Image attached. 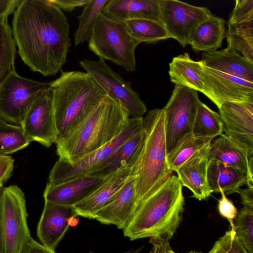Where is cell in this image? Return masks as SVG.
<instances>
[{
	"label": "cell",
	"mask_w": 253,
	"mask_h": 253,
	"mask_svg": "<svg viewBox=\"0 0 253 253\" xmlns=\"http://www.w3.org/2000/svg\"><path fill=\"white\" fill-rule=\"evenodd\" d=\"M11 31L19 55L32 71L45 77L61 72L70 45V25L49 0H20Z\"/></svg>",
	"instance_id": "6da1fadb"
},
{
	"label": "cell",
	"mask_w": 253,
	"mask_h": 253,
	"mask_svg": "<svg viewBox=\"0 0 253 253\" xmlns=\"http://www.w3.org/2000/svg\"><path fill=\"white\" fill-rule=\"evenodd\" d=\"M185 205L182 186L171 175L158 189L137 204L134 214L124 229L130 240L155 238L169 240L176 232Z\"/></svg>",
	"instance_id": "7a4b0ae2"
},
{
	"label": "cell",
	"mask_w": 253,
	"mask_h": 253,
	"mask_svg": "<svg viewBox=\"0 0 253 253\" xmlns=\"http://www.w3.org/2000/svg\"><path fill=\"white\" fill-rule=\"evenodd\" d=\"M61 72L59 77L49 82L56 141L70 135L107 96L86 72Z\"/></svg>",
	"instance_id": "3957f363"
},
{
	"label": "cell",
	"mask_w": 253,
	"mask_h": 253,
	"mask_svg": "<svg viewBox=\"0 0 253 253\" xmlns=\"http://www.w3.org/2000/svg\"><path fill=\"white\" fill-rule=\"evenodd\" d=\"M127 111L107 95L68 136L56 142L59 159L73 163L111 141L126 126Z\"/></svg>",
	"instance_id": "277c9868"
},
{
	"label": "cell",
	"mask_w": 253,
	"mask_h": 253,
	"mask_svg": "<svg viewBox=\"0 0 253 253\" xmlns=\"http://www.w3.org/2000/svg\"><path fill=\"white\" fill-rule=\"evenodd\" d=\"M143 128L145 139L136 178L138 202L158 189L172 172L167 161L164 109L149 111L143 118Z\"/></svg>",
	"instance_id": "5b68a950"
},
{
	"label": "cell",
	"mask_w": 253,
	"mask_h": 253,
	"mask_svg": "<svg viewBox=\"0 0 253 253\" xmlns=\"http://www.w3.org/2000/svg\"><path fill=\"white\" fill-rule=\"evenodd\" d=\"M88 42L89 49L99 58L129 72L135 70V50L139 43L130 36L125 22L100 14Z\"/></svg>",
	"instance_id": "8992f818"
},
{
	"label": "cell",
	"mask_w": 253,
	"mask_h": 253,
	"mask_svg": "<svg viewBox=\"0 0 253 253\" xmlns=\"http://www.w3.org/2000/svg\"><path fill=\"white\" fill-rule=\"evenodd\" d=\"M24 193L16 185L2 188L0 196V253H21L32 238Z\"/></svg>",
	"instance_id": "52a82bcc"
},
{
	"label": "cell",
	"mask_w": 253,
	"mask_h": 253,
	"mask_svg": "<svg viewBox=\"0 0 253 253\" xmlns=\"http://www.w3.org/2000/svg\"><path fill=\"white\" fill-rule=\"evenodd\" d=\"M143 118H130L122 131L111 141L73 163L58 159L50 171L48 184L57 185L91 171L123 144L143 129Z\"/></svg>",
	"instance_id": "ba28073f"
},
{
	"label": "cell",
	"mask_w": 253,
	"mask_h": 253,
	"mask_svg": "<svg viewBox=\"0 0 253 253\" xmlns=\"http://www.w3.org/2000/svg\"><path fill=\"white\" fill-rule=\"evenodd\" d=\"M49 86V83L21 77L15 69L9 72L0 82V118L20 126L35 100Z\"/></svg>",
	"instance_id": "9c48e42d"
},
{
	"label": "cell",
	"mask_w": 253,
	"mask_h": 253,
	"mask_svg": "<svg viewBox=\"0 0 253 253\" xmlns=\"http://www.w3.org/2000/svg\"><path fill=\"white\" fill-rule=\"evenodd\" d=\"M200 102L196 90L175 85L170 98L163 108L167 155L184 137L192 133Z\"/></svg>",
	"instance_id": "30bf717a"
},
{
	"label": "cell",
	"mask_w": 253,
	"mask_h": 253,
	"mask_svg": "<svg viewBox=\"0 0 253 253\" xmlns=\"http://www.w3.org/2000/svg\"><path fill=\"white\" fill-rule=\"evenodd\" d=\"M80 65L90 75L105 92L107 95L121 105L130 118L142 117L147 108L131 83L123 79L106 63L98 60L83 59Z\"/></svg>",
	"instance_id": "8fae6325"
},
{
	"label": "cell",
	"mask_w": 253,
	"mask_h": 253,
	"mask_svg": "<svg viewBox=\"0 0 253 253\" xmlns=\"http://www.w3.org/2000/svg\"><path fill=\"white\" fill-rule=\"evenodd\" d=\"M162 24L183 47L189 44L197 26L212 14L206 7L176 0H160Z\"/></svg>",
	"instance_id": "7c38bea8"
},
{
	"label": "cell",
	"mask_w": 253,
	"mask_h": 253,
	"mask_svg": "<svg viewBox=\"0 0 253 253\" xmlns=\"http://www.w3.org/2000/svg\"><path fill=\"white\" fill-rule=\"evenodd\" d=\"M203 93L219 108L227 102L253 103V83L202 64Z\"/></svg>",
	"instance_id": "4fadbf2b"
},
{
	"label": "cell",
	"mask_w": 253,
	"mask_h": 253,
	"mask_svg": "<svg viewBox=\"0 0 253 253\" xmlns=\"http://www.w3.org/2000/svg\"><path fill=\"white\" fill-rule=\"evenodd\" d=\"M20 126L30 142H38L46 147L55 143L57 132L49 87L35 100Z\"/></svg>",
	"instance_id": "5bb4252c"
},
{
	"label": "cell",
	"mask_w": 253,
	"mask_h": 253,
	"mask_svg": "<svg viewBox=\"0 0 253 253\" xmlns=\"http://www.w3.org/2000/svg\"><path fill=\"white\" fill-rule=\"evenodd\" d=\"M224 134L244 151L253 156V103L227 102L218 108Z\"/></svg>",
	"instance_id": "9a60e30c"
},
{
	"label": "cell",
	"mask_w": 253,
	"mask_h": 253,
	"mask_svg": "<svg viewBox=\"0 0 253 253\" xmlns=\"http://www.w3.org/2000/svg\"><path fill=\"white\" fill-rule=\"evenodd\" d=\"M44 202L37 234L41 244L54 250L78 215L73 206Z\"/></svg>",
	"instance_id": "2e32d148"
},
{
	"label": "cell",
	"mask_w": 253,
	"mask_h": 253,
	"mask_svg": "<svg viewBox=\"0 0 253 253\" xmlns=\"http://www.w3.org/2000/svg\"><path fill=\"white\" fill-rule=\"evenodd\" d=\"M136 176L135 174L129 176L111 201L96 213L93 219L103 224L114 225L119 229H125L138 203L136 191Z\"/></svg>",
	"instance_id": "e0dca14e"
},
{
	"label": "cell",
	"mask_w": 253,
	"mask_h": 253,
	"mask_svg": "<svg viewBox=\"0 0 253 253\" xmlns=\"http://www.w3.org/2000/svg\"><path fill=\"white\" fill-rule=\"evenodd\" d=\"M111 175L103 177L84 175L57 185L47 183L43 192L44 201L74 206L92 194Z\"/></svg>",
	"instance_id": "ac0fdd59"
},
{
	"label": "cell",
	"mask_w": 253,
	"mask_h": 253,
	"mask_svg": "<svg viewBox=\"0 0 253 253\" xmlns=\"http://www.w3.org/2000/svg\"><path fill=\"white\" fill-rule=\"evenodd\" d=\"M210 145L197 152L175 171L181 184L200 200L208 199L212 192L208 180Z\"/></svg>",
	"instance_id": "d6986e66"
},
{
	"label": "cell",
	"mask_w": 253,
	"mask_h": 253,
	"mask_svg": "<svg viewBox=\"0 0 253 253\" xmlns=\"http://www.w3.org/2000/svg\"><path fill=\"white\" fill-rule=\"evenodd\" d=\"M137 165L123 168L114 173L92 194L74 205L78 216L93 219L96 213L111 201L129 176L137 175Z\"/></svg>",
	"instance_id": "ffe728a7"
},
{
	"label": "cell",
	"mask_w": 253,
	"mask_h": 253,
	"mask_svg": "<svg viewBox=\"0 0 253 253\" xmlns=\"http://www.w3.org/2000/svg\"><path fill=\"white\" fill-rule=\"evenodd\" d=\"M102 14L119 22L145 19L162 24L160 0H108Z\"/></svg>",
	"instance_id": "44dd1931"
},
{
	"label": "cell",
	"mask_w": 253,
	"mask_h": 253,
	"mask_svg": "<svg viewBox=\"0 0 253 253\" xmlns=\"http://www.w3.org/2000/svg\"><path fill=\"white\" fill-rule=\"evenodd\" d=\"M145 139L143 128L123 144L104 162L85 175L108 176L121 169L136 166L141 160Z\"/></svg>",
	"instance_id": "7402d4cb"
},
{
	"label": "cell",
	"mask_w": 253,
	"mask_h": 253,
	"mask_svg": "<svg viewBox=\"0 0 253 253\" xmlns=\"http://www.w3.org/2000/svg\"><path fill=\"white\" fill-rule=\"evenodd\" d=\"M201 61L210 69L253 83V62L228 46L220 50L204 52Z\"/></svg>",
	"instance_id": "603a6c76"
},
{
	"label": "cell",
	"mask_w": 253,
	"mask_h": 253,
	"mask_svg": "<svg viewBox=\"0 0 253 253\" xmlns=\"http://www.w3.org/2000/svg\"><path fill=\"white\" fill-rule=\"evenodd\" d=\"M169 67L170 81L175 85L186 86L203 93L204 82L201 61H194L187 53H184L173 57Z\"/></svg>",
	"instance_id": "cb8c5ba5"
},
{
	"label": "cell",
	"mask_w": 253,
	"mask_h": 253,
	"mask_svg": "<svg viewBox=\"0 0 253 253\" xmlns=\"http://www.w3.org/2000/svg\"><path fill=\"white\" fill-rule=\"evenodd\" d=\"M208 180L212 192L219 193L221 189L225 195L239 193L240 188L246 184L245 173L234 168L214 160H210Z\"/></svg>",
	"instance_id": "d4e9b609"
},
{
	"label": "cell",
	"mask_w": 253,
	"mask_h": 253,
	"mask_svg": "<svg viewBox=\"0 0 253 253\" xmlns=\"http://www.w3.org/2000/svg\"><path fill=\"white\" fill-rule=\"evenodd\" d=\"M225 21L211 15L196 28L189 43L196 52L215 51L221 47L225 37Z\"/></svg>",
	"instance_id": "484cf974"
},
{
	"label": "cell",
	"mask_w": 253,
	"mask_h": 253,
	"mask_svg": "<svg viewBox=\"0 0 253 253\" xmlns=\"http://www.w3.org/2000/svg\"><path fill=\"white\" fill-rule=\"evenodd\" d=\"M209 158L247 172L248 155L224 134L211 142Z\"/></svg>",
	"instance_id": "4316f807"
},
{
	"label": "cell",
	"mask_w": 253,
	"mask_h": 253,
	"mask_svg": "<svg viewBox=\"0 0 253 253\" xmlns=\"http://www.w3.org/2000/svg\"><path fill=\"white\" fill-rule=\"evenodd\" d=\"M212 140L195 136L192 133L186 135L167 155L169 168L171 171H176L197 152L209 145Z\"/></svg>",
	"instance_id": "83f0119b"
},
{
	"label": "cell",
	"mask_w": 253,
	"mask_h": 253,
	"mask_svg": "<svg viewBox=\"0 0 253 253\" xmlns=\"http://www.w3.org/2000/svg\"><path fill=\"white\" fill-rule=\"evenodd\" d=\"M223 126L217 112L201 101L194 122L192 133L195 136L213 139L222 134Z\"/></svg>",
	"instance_id": "f1b7e54d"
},
{
	"label": "cell",
	"mask_w": 253,
	"mask_h": 253,
	"mask_svg": "<svg viewBox=\"0 0 253 253\" xmlns=\"http://www.w3.org/2000/svg\"><path fill=\"white\" fill-rule=\"evenodd\" d=\"M227 26L225 37L228 47L240 51L253 62V21Z\"/></svg>",
	"instance_id": "f546056e"
},
{
	"label": "cell",
	"mask_w": 253,
	"mask_h": 253,
	"mask_svg": "<svg viewBox=\"0 0 253 253\" xmlns=\"http://www.w3.org/2000/svg\"><path fill=\"white\" fill-rule=\"evenodd\" d=\"M108 0H89L84 6L82 13L77 17L79 25L74 34L76 46L88 42L98 16Z\"/></svg>",
	"instance_id": "4dcf8cb0"
},
{
	"label": "cell",
	"mask_w": 253,
	"mask_h": 253,
	"mask_svg": "<svg viewBox=\"0 0 253 253\" xmlns=\"http://www.w3.org/2000/svg\"><path fill=\"white\" fill-rule=\"evenodd\" d=\"M130 36L139 43H155L170 38L164 26L155 21L133 19L124 22Z\"/></svg>",
	"instance_id": "1f68e13d"
},
{
	"label": "cell",
	"mask_w": 253,
	"mask_h": 253,
	"mask_svg": "<svg viewBox=\"0 0 253 253\" xmlns=\"http://www.w3.org/2000/svg\"><path fill=\"white\" fill-rule=\"evenodd\" d=\"M16 44L6 18H0V78L14 69Z\"/></svg>",
	"instance_id": "d6a6232c"
},
{
	"label": "cell",
	"mask_w": 253,
	"mask_h": 253,
	"mask_svg": "<svg viewBox=\"0 0 253 253\" xmlns=\"http://www.w3.org/2000/svg\"><path fill=\"white\" fill-rule=\"evenodd\" d=\"M30 143L20 125L5 123L0 126V154L8 155L22 150Z\"/></svg>",
	"instance_id": "836d02e7"
},
{
	"label": "cell",
	"mask_w": 253,
	"mask_h": 253,
	"mask_svg": "<svg viewBox=\"0 0 253 253\" xmlns=\"http://www.w3.org/2000/svg\"><path fill=\"white\" fill-rule=\"evenodd\" d=\"M236 236L248 253H253V208L244 207L238 212L234 222Z\"/></svg>",
	"instance_id": "e575fe53"
},
{
	"label": "cell",
	"mask_w": 253,
	"mask_h": 253,
	"mask_svg": "<svg viewBox=\"0 0 253 253\" xmlns=\"http://www.w3.org/2000/svg\"><path fill=\"white\" fill-rule=\"evenodd\" d=\"M210 251L212 253H248L236 232L230 229L215 242Z\"/></svg>",
	"instance_id": "d590c367"
},
{
	"label": "cell",
	"mask_w": 253,
	"mask_h": 253,
	"mask_svg": "<svg viewBox=\"0 0 253 253\" xmlns=\"http://www.w3.org/2000/svg\"><path fill=\"white\" fill-rule=\"evenodd\" d=\"M251 21H253V0H236L227 26Z\"/></svg>",
	"instance_id": "8d00e7d4"
},
{
	"label": "cell",
	"mask_w": 253,
	"mask_h": 253,
	"mask_svg": "<svg viewBox=\"0 0 253 253\" xmlns=\"http://www.w3.org/2000/svg\"><path fill=\"white\" fill-rule=\"evenodd\" d=\"M221 197L218 201L217 209L220 215L227 219L230 223V230L235 232L234 220L235 219L238 210L233 203L229 199L222 190H219Z\"/></svg>",
	"instance_id": "74e56055"
},
{
	"label": "cell",
	"mask_w": 253,
	"mask_h": 253,
	"mask_svg": "<svg viewBox=\"0 0 253 253\" xmlns=\"http://www.w3.org/2000/svg\"><path fill=\"white\" fill-rule=\"evenodd\" d=\"M14 160L9 155L0 154V186L7 181L12 176Z\"/></svg>",
	"instance_id": "f35d334b"
},
{
	"label": "cell",
	"mask_w": 253,
	"mask_h": 253,
	"mask_svg": "<svg viewBox=\"0 0 253 253\" xmlns=\"http://www.w3.org/2000/svg\"><path fill=\"white\" fill-rule=\"evenodd\" d=\"M62 11L71 12L76 7L84 6L89 0H49Z\"/></svg>",
	"instance_id": "ab89813d"
},
{
	"label": "cell",
	"mask_w": 253,
	"mask_h": 253,
	"mask_svg": "<svg viewBox=\"0 0 253 253\" xmlns=\"http://www.w3.org/2000/svg\"><path fill=\"white\" fill-rule=\"evenodd\" d=\"M169 240H163L155 238H150V243L152 247L149 253H177L172 251ZM188 253H197L192 251Z\"/></svg>",
	"instance_id": "60d3db41"
},
{
	"label": "cell",
	"mask_w": 253,
	"mask_h": 253,
	"mask_svg": "<svg viewBox=\"0 0 253 253\" xmlns=\"http://www.w3.org/2000/svg\"><path fill=\"white\" fill-rule=\"evenodd\" d=\"M21 253H56L54 250L49 249L41 244L39 243L31 238Z\"/></svg>",
	"instance_id": "b9f144b4"
},
{
	"label": "cell",
	"mask_w": 253,
	"mask_h": 253,
	"mask_svg": "<svg viewBox=\"0 0 253 253\" xmlns=\"http://www.w3.org/2000/svg\"><path fill=\"white\" fill-rule=\"evenodd\" d=\"M19 0H0V18H5L13 13Z\"/></svg>",
	"instance_id": "7bdbcfd3"
},
{
	"label": "cell",
	"mask_w": 253,
	"mask_h": 253,
	"mask_svg": "<svg viewBox=\"0 0 253 253\" xmlns=\"http://www.w3.org/2000/svg\"><path fill=\"white\" fill-rule=\"evenodd\" d=\"M238 193L240 195L244 207L253 208V187L240 189Z\"/></svg>",
	"instance_id": "ee69618b"
},
{
	"label": "cell",
	"mask_w": 253,
	"mask_h": 253,
	"mask_svg": "<svg viewBox=\"0 0 253 253\" xmlns=\"http://www.w3.org/2000/svg\"><path fill=\"white\" fill-rule=\"evenodd\" d=\"M246 175V184L248 187H253V156L248 158L247 171Z\"/></svg>",
	"instance_id": "f6af8a7d"
},
{
	"label": "cell",
	"mask_w": 253,
	"mask_h": 253,
	"mask_svg": "<svg viewBox=\"0 0 253 253\" xmlns=\"http://www.w3.org/2000/svg\"><path fill=\"white\" fill-rule=\"evenodd\" d=\"M142 248V247L137 249H131L129 251L124 252V253H140ZM89 253H95L93 251H91Z\"/></svg>",
	"instance_id": "bcb514c9"
},
{
	"label": "cell",
	"mask_w": 253,
	"mask_h": 253,
	"mask_svg": "<svg viewBox=\"0 0 253 253\" xmlns=\"http://www.w3.org/2000/svg\"><path fill=\"white\" fill-rule=\"evenodd\" d=\"M6 122L0 118V126L4 125Z\"/></svg>",
	"instance_id": "7dc6e473"
},
{
	"label": "cell",
	"mask_w": 253,
	"mask_h": 253,
	"mask_svg": "<svg viewBox=\"0 0 253 253\" xmlns=\"http://www.w3.org/2000/svg\"><path fill=\"white\" fill-rule=\"evenodd\" d=\"M2 188H3L2 186H0V195H1V191H2Z\"/></svg>",
	"instance_id": "c3c4849f"
},
{
	"label": "cell",
	"mask_w": 253,
	"mask_h": 253,
	"mask_svg": "<svg viewBox=\"0 0 253 253\" xmlns=\"http://www.w3.org/2000/svg\"><path fill=\"white\" fill-rule=\"evenodd\" d=\"M208 253H212L210 251H209Z\"/></svg>",
	"instance_id": "681fc988"
},
{
	"label": "cell",
	"mask_w": 253,
	"mask_h": 253,
	"mask_svg": "<svg viewBox=\"0 0 253 253\" xmlns=\"http://www.w3.org/2000/svg\"><path fill=\"white\" fill-rule=\"evenodd\" d=\"M1 81V79H0V81Z\"/></svg>",
	"instance_id": "f907efd6"
},
{
	"label": "cell",
	"mask_w": 253,
	"mask_h": 253,
	"mask_svg": "<svg viewBox=\"0 0 253 253\" xmlns=\"http://www.w3.org/2000/svg\"><path fill=\"white\" fill-rule=\"evenodd\" d=\"M197 253H200V252H197Z\"/></svg>",
	"instance_id": "816d5d0a"
}]
</instances>
